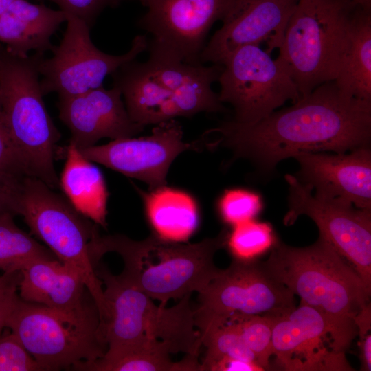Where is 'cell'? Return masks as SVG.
I'll use <instances>...</instances> for the list:
<instances>
[{
  "label": "cell",
  "mask_w": 371,
  "mask_h": 371,
  "mask_svg": "<svg viewBox=\"0 0 371 371\" xmlns=\"http://www.w3.org/2000/svg\"><path fill=\"white\" fill-rule=\"evenodd\" d=\"M207 148L224 147L233 158L249 160L262 174L302 153H344L370 146L371 102L344 95L335 82L316 87L291 106L251 124L232 120L207 131Z\"/></svg>",
  "instance_id": "6da1fadb"
},
{
  "label": "cell",
  "mask_w": 371,
  "mask_h": 371,
  "mask_svg": "<svg viewBox=\"0 0 371 371\" xmlns=\"http://www.w3.org/2000/svg\"><path fill=\"white\" fill-rule=\"evenodd\" d=\"M262 262L274 278L300 297L301 304L321 313L333 350L346 353L357 335L354 319L370 302L371 293L352 266L320 235L304 247L277 242Z\"/></svg>",
  "instance_id": "7a4b0ae2"
},
{
  "label": "cell",
  "mask_w": 371,
  "mask_h": 371,
  "mask_svg": "<svg viewBox=\"0 0 371 371\" xmlns=\"http://www.w3.org/2000/svg\"><path fill=\"white\" fill-rule=\"evenodd\" d=\"M228 234L224 229L216 237L184 244L153 232L142 240L98 233L92 242L91 256L94 262H99L106 253L118 254L124 262L119 278L166 306L171 299L199 293L215 278L220 269L214 257L226 245Z\"/></svg>",
  "instance_id": "3957f363"
},
{
  "label": "cell",
  "mask_w": 371,
  "mask_h": 371,
  "mask_svg": "<svg viewBox=\"0 0 371 371\" xmlns=\"http://www.w3.org/2000/svg\"><path fill=\"white\" fill-rule=\"evenodd\" d=\"M147 50L146 62L128 61L111 74L133 122L157 125L178 117L226 111L212 89L222 65L190 64L161 51Z\"/></svg>",
  "instance_id": "277c9868"
},
{
  "label": "cell",
  "mask_w": 371,
  "mask_h": 371,
  "mask_svg": "<svg viewBox=\"0 0 371 371\" xmlns=\"http://www.w3.org/2000/svg\"><path fill=\"white\" fill-rule=\"evenodd\" d=\"M44 54L19 56L0 45V108L10 139L30 175L60 188L54 167L60 133L43 101L39 65Z\"/></svg>",
  "instance_id": "5b68a950"
},
{
  "label": "cell",
  "mask_w": 371,
  "mask_h": 371,
  "mask_svg": "<svg viewBox=\"0 0 371 371\" xmlns=\"http://www.w3.org/2000/svg\"><path fill=\"white\" fill-rule=\"evenodd\" d=\"M95 271L104 285L107 306L103 326L108 345L105 355L155 339L168 344L172 354L199 357L203 345L190 302L192 293L166 308L157 306L150 297L112 274L100 261L95 264Z\"/></svg>",
  "instance_id": "8992f818"
},
{
  "label": "cell",
  "mask_w": 371,
  "mask_h": 371,
  "mask_svg": "<svg viewBox=\"0 0 371 371\" xmlns=\"http://www.w3.org/2000/svg\"><path fill=\"white\" fill-rule=\"evenodd\" d=\"M6 328L44 371L73 370L103 357L108 348L93 298L80 309L63 311L20 297Z\"/></svg>",
  "instance_id": "52a82bcc"
},
{
  "label": "cell",
  "mask_w": 371,
  "mask_h": 371,
  "mask_svg": "<svg viewBox=\"0 0 371 371\" xmlns=\"http://www.w3.org/2000/svg\"><path fill=\"white\" fill-rule=\"evenodd\" d=\"M352 11L338 0H297L276 59L300 99L335 80Z\"/></svg>",
  "instance_id": "ba28073f"
},
{
  "label": "cell",
  "mask_w": 371,
  "mask_h": 371,
  "mask_svg": "<svg viewBox=\"0 0 371 371\" xmlns=\"http://www.w3.org/2000/svg\"><path fill=\"white\" fill-rule=\"evenodd\" d=\"M41 179L23 178L18 202V215L23 217L32 234L42 240L60 261L82 275L99 312L100 324L107 316L102 282L92 260V241L98 226L78 212L67 199Z\"/></svg>",
  "instance_id": "9c48e42d"
},
{
  "label": "cell",
  "mask_w": 371,
  "mask_h": 371,
  "mask_svg": "<svg viewBox=\"0 0 371 371\" xmlns=\"http://www.w3.org/2000/svg\"><path fill=\"white\" fill-rule=\"evenodd\" d=\"M194 323L201 337L234 314L280 317L294 309L295 295L274 278L262 261L233 258L199 293Z\"/></svg>",
  "instance_id": "30bf717a"
},
{
  "label": "cell",
  "mask_w": 371,
  "mask_h": 371,
  "mask_svg": "<svg viewBox=\"0 0 371 371\" xmlns=\"http://www.w3.org/2000/svg\"><path fill=\"white\" fill-rule=\"evenodd\" d=\"M218 80L219 100L234 109L232 120L256 122L288 100H300L298 90L283 67L259 45H250L235 51L223 63Z\"/></svg>",
  "instance_id": "8fae6325"
},
{
  "label": "cell",
  "mask_w": 371,
  "mask_h": 371,
  "mask_svg": "<svg viewBox=\"0 0 371 371\" xmlns=\"http://www.w3.org/2000/svg\"><path fill=\"white\" fill-rule=\"evenodd\" d=\"M66 23L60 44L52 50V56L43 57L40 62V83L44 95L56 93L58 97H69L98 88L103 85L108 75L136 59L148 48L146 36L137 35L126 53L109 54L93 44L91 28L85 21L67 15Z\"/></svg>",
  "instance_id": "7c38bea8"
},
{
  "label": "cell",
  "mask_w": 371,
  "mask_h": 371,
  "mask_svg": "<svg viewBox=\"0 0 371 371\" xmlns=\"http://www.w3.org/2000/svg\"><path fill=\"white\" fill-rule=\"evenodd\" d=\"M289 210L285 225L302 216L311 218L325 238L371 289V210L316 196L295 176L286 174Z\"/></svg>",
  "instance_id": "4fadbf2b"
},
{
  "label": "cell",
  "mask_w": 371,
  "mask_h": 371,
  "mask_svg": "<svg viewBox=\"0 0 371 371\" xmlns=\"http://www.w3.org/2000/svg\"><path fill=\"white\" fill-rule=\"evenodd\" d=\"M146 12L138 26L153 36L148 49L190 64L200 56L214 23L223 20L236 0H139Z\"/></svg>",
  "instance_id": "5bb4252c"
},
{
  "label": "cell",
  "mask_w": 371,
  "mask_h": 371,
  "mask_svg": "<svg viewBox=\"0 0 371 371\" xmlns=\"http://www.w3.org/2000/svg\"><path fill=\"white\" fill-rule=\"evenodd\" d=\"M203 148L201 139L185 142L182 126L175 119L155 125L148 136L113 139L78 149L90 161L144 181L153 189L166 186L169 168L179 154Z\"/></svg>",
  "instance_id": "9a60e30c"
},
{
  "label": "cell",
  "mask_w": 371,
  "mask_h": 371,
  "mask_svg": "<svg viewBox=\"0 0 371 371\" xmlns=\"http://www.w3.org/2000/svg\"><path fill=\"white\" fill-rule=\"evenodd\" d=\"M273 368L286 371H351L346 353L335 352L325 319L300 304L275 318L272 330Z\"/></svg>",
  "instance_id": "2e32d148"
},
{
  "label": "cell",
  "mask_w": 371,
  "mask_h": 371,
  "mask_svg": "<svg viewBox=\"0 0 371 371\" xmlns=\"http://www.w3.org/2000/svg\"><path fill=\"white\" fill-rule=\"evenodd\" d=\"M297 0H236L222 26L205 44L201 64L223 65L246 45L265 43L267 52L279 49Z\"/></svg>",
  "instance_id": "e0dca14e"
},
{
  "label": "cell",
  "mask_w": 371,
  "mask_h": 371,
  "mask_svg": "<svg viewBox=\"0 0 371 371\" xmlns=\"http://www.w3.org/2000/svg\"><path fill=\"white\" fill-rule=\"evenodd\" d=\"M296 178L317 197L371 210L370 146L344 153H302L295 155Z\"/></svg>",
  "instance_id": "ac0fdd59"
},
{
  "label": "cell",
  "mask_w": 371,
  "mask_h": 371,
  "mask_svg": "<svg viewBox=\"0 0 371 371\" xmlns=\"http://www.w3.org/2000/svg\"><path fill=\"white\" fill-rule=\"evenodd\" d=\"M60 120L71 133L69 142L78 148L93 146L102 138L133 137L144 126L130 117L120 91L103 85L69 97H58Z\"/></svg>",
  "instance_id": "d6986e66"
},
{
  "label": "cell",
  "mask_w": 371,
  "mask_h": 371,
  "mask_svg": "<svg viewBox=\"0 0 371 371\" xmlns=\"http://www.w3.org/2000/svg\"><path fill=\"white\" fill-rule=\"evenodd\" d=\"M21 272L19 295L25 302L73 311L92 298L80 273L57 258L33 261Z\"/></svg>",
  "instance_id": "ffe728a7"
},
{
  "label": "cell",
  "mask_w": 371,
  "mask_h": 371,
  "mask_svg": "<svg viewBox=\"0 0 371 371\" xmlns=\"http://www.w3.org/2000/svg\"><path fill=\"white\" fill-rule=\"evenodd\" d=\"M67 14L28 0H16L0 14V43L12 54L25 56L29 52L44 54L53 49L51 38Z\"/></svg>",
  "instance_id": "44dd1931"
},
{
  "label": "cell",
  "mask_w": 371,
  "mask_h": 371,
  "mask_svg": "<svg viewBox=\"0 0 371 371\" xmlns=\"http://www.w3.org/2000/svg\"><path fill=\"white\" fill-rule=\"evenodd\" d=\"M64 153L60 188L78 212L106 228L109 192L102 172L74 144L69 142Z\"/></svg>",
  "instance_id": "7402d4cb"
},
{
  "label": "cell",
  "mask_w": 371,
  "mask_h": 371,
  "mask_svg": "<svg viewBox=\"0 0 371 371\" xmlns=\"http://www.w3.org/2000/svg\"><path fill=\"white\" fill-rule=\"evenodd\" d=\"M334 82L346 96L371 102V10L352 11Z\"/></svg>",
  "instance_id": "603a6c76"
},
{
  "label": "cell",
  "mask_w": 371,
  "mask_h": 371,
  "mask_svg": "<svg viewBox=\"0 0 371 371\" xmlns=\"http://www.w3.org/2000/svg\"><path fill=\"white\" fill-rule=\"evenodd\" d=\"M142 198L153 233L165 240L185 242L196 231L199 221L196 202L187 192L166 186L146 192Z\"/></svg>",
  "instance_id": "cb8c5ba5"
},
{
  "label": "cell",
  "mask_w": 371,
  "mask_h": 371,
  "mask_svg": "<svg viewBox=\"0 0 371 371\" xmlns=\"http://www.w3.org/2000/svg\"><path fill=\"white\" fill-rule=\"evenodd\" d=\"M170 346L161 341L150 340L117 352L104 355L92 362L74 368L78 371H203L198 357L186 355L173 362Z\"/></svg>",
  "instance_id": "d4e9b609"
},
{
  "label": "cell",
  "mask_w": 371,
  "mask_h": 371,
  "mask_svg": "<svg viewBox=\"0 0 371 371\" xmlns=\"http://www.w3.org/2000/svg\"><path fill=\"white\" fill-rule=\"evenodd\" d=\"M14 216L10 212H0V269L21 271L33 261L56 259L47 247L16 225Z\"/></svg>",
  "instance_id": "484cf974"
},
{
  "label": "cell",
  "mask_w": 371,
  "mask_h": 371,
  "mask_svg": "<svg viewBox=\"0 0 371 371\" xmlns=\"http://www.w3.org/2000/svg\"><path fill=\"white\" fill-rule=\"evenodd\" d=\"M275 318L272 316L236 313L226 321L236 328L255 356L256 363L264 370L271 368L272 330Z\"/></svg>",
  "instance_id": "4316f807"
},
{
  "label": "cell",
  "mask_w": 371,
  "mask_h": 371,
  "mask_svg": "<svg viewBox=\"0 0 371 371\" xmlns=\"http://www.w3.org/2000/svg\"><path fill=\"white\" fill-rule=\"evenodd\" d=\"M233 227L226 245L235 258L256 260L277 243L273 229L268 223L253 219Z\"/></svg>",
  "instance_id": "83f0119b"
},
{
  "label": "cell",
  "mask_w": 371,
  "mask_h": 371,
  "mask_svg": "<svg viewBox=\"0 0 371 371\" xmlns=\"http://www.w3.org/2000/svg\"><path fill=\"white\" fill-rule=\"evenodd\" d=\"M201 342L206 347V353L201 363L203 371H206L211 363L223 357L257 363L255 356L238 331L229 322H225L202 336Z\"/></svg>",
  "instance_id": "f1b7e54d"
},
{
  "label": "cell",
  "mask_w": 371,
  "mask_h": 371,
  "mask_svg": "<svg viewBox=\"0 0 371 371\" xmlns=\"http://www.w3.org/2000/svg\"><path fill=\"white\" fill-rule=\"evenodd\" d=\"M262 208L261 196L254 191L243 188L225 190L218 202L221 217L232 226L253 220Z\"/></svg>",
  "instance_id": "f546056e"
},
{
  "label": "cell",
  "mask_w": 371,
  "mask_h": 371,
  "mask_svg": "<svg viewBox=\"0 0 371 371\" xmlns=\"http://www.w3.org/2000/svg\"><path fill=\"white\" fill-rule=\"evenodd\" d=\"M0 371H44L12 332L0 336Z\"/></svg>",
  "instance_id": "4dcf8cb0"
},
{
  "label": "cell",
  "mask_w": 371,
  "mask_h": 371,
  "mask_svg": "<svg viewBox=\"0 0 371 371\" xmlns=\"http://www.w3.org/2000/svg\"><path fill=\"white\" fill-rule=\"evenodd\" d=\"M48 1L56 4L67 15L77 17L91 29L98 17L107 8H113L123 0H36Z\"/></svg>",
  "instance_id": "1f68e13d"
},
{
  "label": "cell",
  "mask_w": 371,
  "mask_h": 371,
  "mask_svg": "<svg viewBox=\"0 0 371 371\" xmlns=\"http://www.w3.org/2000/svg\"><path fill=\"white\" fill-rule=\"evenodd\" d=\"M0 173L24 178L30 172L16 150L4 124L0 108Z\"/></svg>",
  "instance_id": "d6a6232c"
},
{
  "label": "cell",
  "mask_w": 371,
  "mask_h": 371,
  "mask_svg": "<svg viewBox=\"0 0 371 371\" xmlns=\"http://www.w3.org/2000/svg\"><path fill=\"white\" fill-rule=\"evenodd\" d=\"M21 278V271H4L0 275V336L20 299L18 291Z\"/></svg>",
  "instance_id": "836d02e7"
},
{
  "label": "cell",
  "mask_w": 371,
  "mask_h": 371,
  "mask_svg": "<svg viewBox=\"0 0 371 371\" xmlns=\"http://www.w3.org/2000/svg\"><path fill=\"white\" fill-rule=\"evenodd\" d=\"M23 179L0 173V212L18 215L19 196Z\"/></svg>",
  "instance_id": "e575fe53"
},
{
  "label": "cell",
  "mask_w": 371,
  "mask_h": 371,
  "mask_svg": "<svg viewBox=\"0 0 371 371\" xmlns=\"http://www.w3.org/2000/svg\"><path fill=\"white\" fill-rule=\"evenodd\" d=\"M257 363L238 359L223 357L211 363L206 371H263Z\"/></svg>",
  "instance_id": "d590c367"
},
{
  "label": "cell",
  "mask_w": 371,
  "mask_h": 371,
  "mask_svg": "<svg viewBox=\"0 0 371 371\" xmlns=\"http://www.w3.org/2000/svg\"><path fill=\"white\" fill-rule=\"evenodd\" d=\"M350 10L361 8L371 10V0H338Z\"/></svg>",
  "instance_id": "8d00e7d4"
},
{
  "label": "cell",
  "mask_w": 371,
  "mask_h": 371,
  "mask_svg": "<svg viewBox=\"0 0 371 371\" xmlns=\"http://www.w3.org/2000/svg\"><path fill=\"white\" fill-rule=\"evenodd\" d=\"M16 0H0V14L5 12Z\"/></svg>",
  "instance_id": "74e56055"
}]
</instances>
